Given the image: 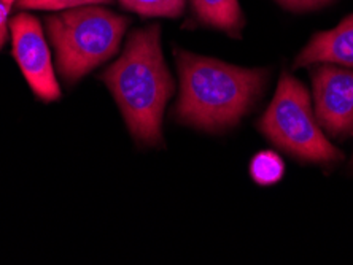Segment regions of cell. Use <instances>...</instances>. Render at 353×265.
<instances>
[{"mask_svg":"<svg viewBox=\"0 0 353 265\" xmlns=\"http://www.w3.org/2000/svg\"><path fill=\"white\" fill-rule=\"evenodd\" d=\"M129 12L148 18H176L183 13L186 0H119Z\"/></svg>","mask_w":353,"mask_h":265,"instance_id":"30bf717a","label":"cell"},{"mask_svg":"<svg viewBox=\"0 0 353 265\" xmlns=\"http://www.w3.org/2000/svg\"><path fill=\"white\" fill-rule=\"evenodd\" d=\"M113 0H18L21 8L29 10H69L77 7H86V5L97 3H112Z\"/></svg>","mask_w":353,"mask_h":265,"instance_id":"8fae6325","label":"cell"},{"mask_svg":"<svg viewBox=\"0 0 353 265\" xmlns=\"http://www.w3.org/2000/svg\"><path fill=\"white\" fill-rule=\"evenodd\" d=\"M197 19L202 24L220 29L230 35H239L243 14L239 0H191Z\"/></svg>","mask_w":353,"mask_h":265,"instance_id":"ba28073f","label":"cell"},{"mask_svg":"<svg viewBox=\"0 0 353 265\" xmlns=\"http://www.w3.org/2000/svg\"><path fill=\"white\" fill-rule=\"evenodd\" d=\"M5 39H7V23H5L3 12H0V48L5 43Z\"/></svg>","mask_w":353,"mask_h":265,"instance_id":"4fadbf2b","label":"cell"},{"mask_svg":"<svg viewBox=\"0 0 353 265\" xmlns=\"http://www.w3.org/2000/svg\"><path fill=\"white\" fill-rule=\"evenodd\" d=\"M258 129L272 145L303 162L330 165L344 158L316 123L305 86L287 72Z\"/></svg>","mask_w":353,"mask_h":265,"instance_id":"277c9868","label":"cell"},{"mask_svg":"<svg viewBox=\"0 0 353 265\" xmlns=\"http://www.w3.org/2000/svg\"><path fill=\"white\" fill-rule=\"evenodd\" d=\"M10 29L13 39V54L30 89L46 102L58 100L61 89L39 19L32 14L19 13L12 19Z\"/></svg>","mask_w":353,"mask_h":265,"instance_id":"5b68a950","label":"cell"},{"mask_svg":"<svg viewBox=\"0 0 353 265\" xmlns=\"http://www.w3.org/2000/svg\"><path fill=\"white\" fill-rule=\"evenodd\" d=\"M352 167H353V159H352Z\"/></svg>","mask_w":353,"mask_h":265,"instance_id":"9a60e30c","label":"cell"},{"mask_svg":"<svg viewBox=\"0 0 353 265\" xmlns=\"http://www.w3.org/2000/svg\"><path fill=\"white\" fill-rule=\"evenodd\" d=\"M2 2H3V7L5 8H12V5L14 3V2H18V0H2Z\"/></svg>","mask_w":353,"mask_h":265,"instance_id":"5bb4252c","label":"cell"},{"mask_svg":"<svg viewBox=\"0 0 353 265\" xmlns=\"http://www.w3.org/2000/svg\"><path fill=\"white\" fill-rule=\"evenodd\" d=\"M315 118L326 134L337 140L353 135V72L333 65L312 70Z\"/></svg>","mask_w":353,"mask_h":265,"instance_id":"8992f818","label":"cell"},{"mask_svg":"<svg viewBox=\"0 0 353 265\" xmlns=\"http://www.w3.org/2000/svg\"><path fill=\"white\" fill-rule=\"evenodd\" d=\"M341 64L353 67V14L337 28L315 34L296 57L294 67L312 64Z\"/></svg>","mask_w":353,"mask_h":265,"instance_id":"52a82bcc","label":"cell"},{"mask_svg":"<svg viewBox=\"0 0 353 265\" xmlns=\"http://www.w3.org/2000/svg\"><path fill=\"white\" fill-rule=\"evenodd\" d=\"M180 96L175 118L180 123L223 131L241 121L256 105L268 86V70H250L212 57L175 51Z\"/></svg>","mask_w":353,"mask_h":265,"instance_id":"6da1fadb","label":"cell"},{"mask_svg":"<svg viewBox=\"0 0 353 265\" xmlns=\"http://www.w3.org/2000/svg\"><path fill=\"white\" fill-rule=\"evenodd\" d=\"M128 25V18L96 5L50 17L46 29L62 76L74 83L117 54Z\"/></svg>","mask_w":353,"mask_h":265,"instance_id":"3957f363","label":"cell"},{"mask_svg":"<svg viewBox=\"0 0 353 265\" xmlns=\"http://www.w3.org/2000/svg\"><path fill=\"white\" fill-rule=\"evenodd\" d=\"M277 2L292 12H309V10L325 7L333 0H277Z\"/></svg>","mask_w":353,"mask_h":265,"instance_id":"7c38bea8","label":"cell"},{"mask_svg":"<svg viewBox=\"0 0 353 265\" xmlns=\"http://www.w3.org/2000/svg\"><path fill=\"white\" fill-rule=\"evenodd\" d=\"M285 164L274 151L258 153L250 162V176L259 186L277 184L283 178Z\"/></svg>","mask_w":353,"mask_h":265,"instance_id":"9c48e42d","label":"cell"},{"mask_svg":"<svg viewBox=\"0 0 353 265\" xmlns=\"http://www.w3.org/2000/svg\"><path fill=\"white\" fill-rule=\"evenodd\" d=\"M102 80L112 91L134 138L145 145L163 142V114L174 92V81L161 50L159 25L132 32L121 57Z\"/></svg>","mask_w":353,"mask_h":265,"instance_id":"7a4b0ae2","label":"cell"}]
</instances>
